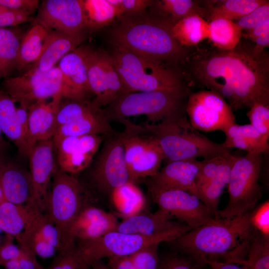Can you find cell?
<instances>
[{
  "mask_svg": "<svg viewBox=\"0 0 269 269\" xmlns=\"http://www.w3.org/2000/svg\"><path fill=\"white\" fill-rule=\"evenodd\" d=\"M250 124L266 139H269V105L254 104L247 113Z\"/></svg>",
  "mask_w": 269,
  "mask_h": 269,
  "instance_id": "43",
  "label": "cell"
},
{
  "mask_svg": "<svg viewBox=\"0 0 269 269\" xmlns=\"http://www.w3.org/2000/svg\"><path fill=\"white\" fill-rule=\"evenodd\" d=\"M191 229L183 224L171 231L151 236L114 231L97 240L78 243L76 252L84 269L104 258L131 256L153 244L173 242Z\"/></svg>",
  "mask_w": 269,
  "mask_h": 269,
  "instance_id": "8",
  "label": "cell"
},
{
  "mask_svg": "<svg viewBox=\"0 0 269 269\" xmlns=\"http://www.w3.org/2000/svg\"><path fill=\"white\" fill-rule=\"evenodd\" d=\"M87 75L93 99L100 107L107 106L125 94L111 55L89 48L86 58Z\"/></svg>",
  "mask_w": 269,
  "mask_h": 269,
  "instance_id": "15",
  "label": "cell"
},
{
  "mask_svg": "<svg viewBox=\"0 0 269 269\" xmlns=\"http://www.w3.org/2000/svg\"><path fill=\"white\" fill-rule=\"evenodd\" d=\"M110 269H135L130 256L114 257L108 259Z\"/></svg>",
  "mask_w": 269,
  "mask_h": 269,
  "instance_id": "54",
  "label": "cell"
},
{
  "mask_svg": "<svg viewBox=\"0 0 269 269\" xmlns=\"http://www.w3.org/2000/svg\"><path fill=\"white\" fill-rule=\"evenodd\" d=\"M89 48L80 46L64 56L58 67L62 77V98L74 101L90 100L93 95L89 84L86 58Z\"/></svg>",
  "mask_w": 269,
  "mask_h": 269,
  "instance_id": "19",
  "label": "cell"
},
{
  "mask_svg": "<svg viewBox=\"0 0 269 269\" xmlns=\"http://www.w3.org/2000/svg\"><path fill=\"white\" fill-rule=\"evenodd\" d=\"M21 247L23 253L17 260L22 269H45L38 262L36 256L32 251L26 248Z\"/></svg>",
  "mask_w": 269,
  "mask_h": 269,
  "instance_id": "53",
  "label": "cell"
},
{
  "mask_svg": "<svg viewBox=\"0 0 269 269\" xmlns=\"http://www.w3.org/2000/svg\"><path fill=\"white\" fill-rule=\"evenodd\" d=\"M188 95L151 91L124 94L105 110L109 121L120 123L130 117L145 116L149 124H157L185 113L184 99Z\"/></svg>",
  "mask_w": 269,
  "mask_h": 269,
  "instance_id": "7",
  "label": "cell"
},
{
  "mask_svg": "<svg viewBox=\"0 0 269 269\" xmlns=\"http://www.w3.org/2000/svg\"><path fill=\"white\" fill-rule=\"evenodd\" d=\"M20 40L14 31L0 28V80L16 69Z\"/></svg>",
  "mask_w": 269,
  "mask_h": 269,
  "instance_id": "38",
  "label": "cell"
},
{
  "mask_svg": "<svg viewBox=\"0 0 269 269\" xmlns=\"http://www.w3.org/2000/svg\"><path fill=\"white\" fill-rule=\"evenodd\" d=\"M58 253L51 264L46 269H82L76 246Z\"/></svg>",
  "mask_w": 269,
  "mask_h": 269,
  "instance_id": "48",
  "label": "cell"
},
{
  "mask_svg": "<svg viewBox=\"0 0 269 269\" xmlns=\"http://www.w3.org/2000/svg\"><path fill=\"white\" fill-rule=\"evenodd\" d=\"M62 99L58 96L50 101L40 100L29 107L25 139L28 155L36 142L51 139L54 135L57 129V114Z\"/></svg>",
  "mask_w": 269,
  "mask_h": 269,
  "instance_id": "20",
  "label": "cell"
},
{
  "mask_svg": "<svg viewBox=\"0 0 269 269\" xmlns=\"http://www.w3.org/2000/svg\"><path fill=\"white\" fill-rule=\"evenodd\" d=\"M37 0H0V4L11 9L26 11L31 14L38 7Z\"/></svg>",
  "mask_w": 269,
  "mask_h": 269,
  "instance_id": "52",
  "label": "cell"
},
{
  "mask_svg": "<svg viewBox=\"0 0 269 269\" xmlns=\"http://www.w3.org/2000/svg\"><path fill=\"white\" fill-rule=\"evenodd\" d=\"M250 220L255 230L269 237V201H265L250 212Z\"/></svg>",
  "mask_w": 269,
  "mask_h": 269,
  "instance_id": "46",
  "label": "cell"
},
{
  "mask_svg": "<svg viewBox=\"0 0 269 269\" xmlns=\"http://www.w3.org/2000/svg\"><path fill=\"white\" fill-rule=\"evenodd\" d=\"M253 44L240 42L233 49H198L189 56L190 83L221 95L237 111L254 104L269 105V56Z\"/></svg>",
  "mask_w": 269,
  "mask_h": 269,
  "instance_id": "1",
  "label": "cell"
},
{
  "mask_svg": "<svg viewBox=\"0 0 269 269\" xmlns=\"http://www.w3.org/2000/svg\"><path fill=\"white\" fill-rule=\"evenodd\" d=\"M0 266L4 269H22L18 260L0 261Z\"/></svg>",
  "mask_w": 269,
  "mask_h": 269,
  "instance_id": "58",
  "label": "cell"
},
{
  "mask_svg": "<svg viewBox=\"0 0 269 269\" xmlns=\"http://www.w3.org/2000/svg\"><path fill=\"white\" fill-rule=\"evenodd\" d=\"M0 188L5 200L16 204L31 202L29 172L0 155Z\"/></svg>",
  "mask_w": 269,
  "mask_h": 269,
  "instance_id": "23",
  "label": "cell"
},
{
  "mask_svg": "<svg viewBox=\"0 0 269 269\" xmlns=\"http://www.w3.org/2000/svg\"><path fill=\"white\" fill-rule=\"evenodd\" d=\"M15 102L3 90H0V128L23 156H28L25 137L19 123Z\"/></svg>",
  "mask_w": 269,
  "mask_h": 269,
  "instance_id": "28",
  "label": "cell"
},
{
  "mask_svg": "<svg viewBox=\"0 0 269 269\" xmlns=\"http://www.w3.org/2000/svg\"><path fill=\"white\" fill-rule=\"evenodd\" d=\"M159 245H150L130 256L135 269H157Z\"/></svg>",
  "mask_w": 269,
  "mask_h": 269,
  "instance_id": "44",
  "label": "cell"
},
{
  "mask_svg": "<svg viewBox=\"0 0 269 269\" xmlns=\"http://www.w3.org/2000/svg\"><path fill=\"white\" fill-rule=\"evenodd\" d=\"M208 38L217 49L230 50L240 43L242 29L233 20L218 18L209 22Z\"/></svg>",
  "mask_w": 269,
  "mask_h": 269,
  "instance_id": "35",
  "label": "cell"
},
{
  "mask_svg": "<svg viewBox=\"0 0 269 269\" xmlns=\"http://www.w3.org/2000/svg\"><path fill=\"white\" fill-rule=\"evenodd\" d=\"M224 133L226 138L223 143L228 148H239L247 153L263 154L269 151V140L251 124L240 125L236 123Z\"/></svg>",
  "mask_w": 269,
  "mask_h": 269,
  "instance_id": "27",
  "label": "cell"
},
{
  "mask_svg": "<svg viewBox=\"0 0 269 269\" xmlns=\"http://www.w3.org/2000/svg\"><path fill=\"white\" fill-rule=\"evenodd\" d=\"M262 165L261 153L237 157L228 183L229 201L224 209L218 210V219L241 215L256 207L262 196L259 183Z\"/></svg>",
  "mask_w": 269,
  "mask_h": 269,
  "instance_id": "9",
  "label": "cell"
},
{
  "mask_svg": "<svg viewBox=\"0 0 269 269\" xmlns=\"http://www.w3.org/2000/svg\"><path fill=\"white\" fill-rule=\"evenodd\" d=\"M111 196L124 217L140 212L144 204L143 194L135 183H127L116 188Z\"/></svg>",
  "mask_w": 269,
  "mask_h": 269,
  "instance_id": "39",
  "label": "cell"
},
{
  "mask_svg": "<svg viewBox=\"0 0 269 269\" xmlns=\"http://www.w3.org/2000/svg\"><path fill=\"white\" fill-rule=\"evenodd\" d=\"M121 123L125 128L119 134L130 176L136 182L140 179L154 176L164 158L158 141L144 131L142 125H136L129 119Z\"/></svg>",
  "mask_w": 269,
  "mask_h": 269,
  "instance_id": "10",
  "label": "cell"
},
{
  "mask_svg": "<svg viewBox=\"0 0 269 269\" xmlns=\"http://www.w3.org/2000/svg\"><path fill=\"white\" fill-rule=\"evenodd\" d=\"M104 142L91 172V179L101 193L111 195L116 188L136 182L131 177L125 158L124 145L116 133Z\"/></svg>",
  "mask_w": 269,
  "mask_h": 269,
  "instance_id": "13",
  "label": "cell"
},
{
  "mask_svg": "<svg viewBox=\"0 0 269 269\" xmlns=\"http://www.w3.org/2000/svg\"><path fill=\"white\" fill-rule=\"evenodd\" d=\"M87 195L77 178L58 168L53 177L44 211L58 231L61 243L59 252L76 246L71 239V230L82 210L89 205Z\"/></svg>",
  "mask_w": 269,
  "mask_h": 269,
  "instance_id": "6",
  "label": "cell"
},
{
  "mask_svg": "<svg viewBox=\"0 0 269 269\" xmlns=\"http://www.w3.org/2000/svg\"><path fill=\"white\" fill-rule=\"evenodd\" d=\"M89 269V268H86V269Z\"/></svg>",
  "mask_w": 269,
  "mask_h": 269,
  "instance_id": "64",
  "label": "cell"
},
{
  "mask_svg": "<svg viewBox=\"0 0 269 269\" xmlns=\"http://www.w3.org/2000/svg\"><path fill=\"white\" fill-rule=\"evenodd\" d=\"M100 107L94 100L74 101L62 98L57 114V129L61 126L79 119Z\"/></svg>",
  "mask_w": 269,
  "mask_h": 269,
  "instance_id": "40",
  "label": "cell"
},
{
  "mask_svg": "<svg viewBox=\"0 0 269 269\" xmlns=\"http://www.w3.org/2000/svg\"><path fill=\"white\" fill-rule=\"evenodd\" d=\"M2 86L15 103L28 108L38 101L62 97V74L58 66L47 71L31 67L23 75L4 79Z\"/></svg>",
  "mask_w": 269,
  "mask_h": 269,
  "instance_id": "11",
  "label": "cell"
},
{
  "mask_svg": "<svg viewBox=\"0 0 269 269\" xmlns=\"http://www.w3.org/2000/svg\"><path fill=\"white\" fill-rule=\"evenodd\" d=\"M154 0H122L120 10L121 16H135L144 13L146 9L152 5Z\"/></svg>",
  "mask_w": 269,
  "mask_h": 269,
  "instance_id": "49",
  "label": "cell"
},
{
  "mask_svg": "<svg viewBox=\"0 0 269 269\" xmlns=\"http://www.w3.org/2000/svg\"><path fill=\"white\" fill-rule=\"evenodd\" d=\"M119 222L116 216L98 207L86 206L75 220L71 230L73 243L89 242L116 231Z\"/></svg>",
  "mask_w": 269,
  "mask_h": 269,
  "instance_id": "22",
  "label": "cell"
},
{
  "mask_svg": "<svg viewBox=\"0 0 269 269\" xmlns=\"http://www.w3.org/2000/svg\"><path fill=\"white\" fill-rule=\"evenodd\" d=\"M118 19V23L111 30L114 45L161 62L182 61L188 56L185 47L174 38L172 25L166 20L144 13Z\"/></svg>",
  "mask_w": 269,
  "mask_h": 269,
  "instance_id": "3",
  "label": "cell"
},
{
  "mask_svg": "<svg viewBox=\"0 0 269 269\" xmlns=\"http://www.w3.org/2000/svg\"><path fill=\"white\" fill-rule=\"evenodd\" d=\"M155 203L173 218L191 229L215 219L213 213L194 194L179 189H162L148 187Z\"/></svg>",
  "mask_w": 269,
  "mask_h": 269,
  "instance_id": "14",
  "label": "cell"
},
{
  "mask_svg": "<svg viewBox=\"0 0 269 269\" xmlns=\"http://www.w3.org/2000/svg\"><path fill=\"white\" fill-rule=\"evenodd\" d=\"M89 269H110V268L101 260L93 263L90 266Z\"/></svg>",
  "mask_w": 269,
  "mask_h": 269,
  "instance_id": "60",
  "label": "cell"
},
{
  "mask_svg": "<svg viewBox=\"0 0 269 269\" xmlns=\"http://www.w3.org/2000/svg\"><path fill=\"white\" fill-rule=\"evenodd\" d=\"M50 30L34 23L20 40L16 69L20 71L30 63L35 62L40 56Z\"/></svg>",
  "mask_w": 269,
  "mask_h": 269,
  "instance_id": "31",
  "label": "cell"
},
{
  "mask_svg": "<svg viewBox=\"0 0 269 269\" xmlns=\"http://www.w3.org/2000/svg\"><path fill=\"white\" fill-rule=\"evenodd\" d=\"M209 22L198 15L185 17L172 26L174 38L184 47L195 45L208 37Z\"/></svg>",
  "mask_w": 269,
  "mask_h": 269,
  "instance_id": "32",
  "label": "cell"
},
{
  "mask_svg": "<svg viewBox=\"0 0 269 269\" xmlns=\"http://www.w3.org/2000/svg\"><path fill=\"white\" fill-rule=\"evenodd\" d=\"M86 28L97 29L121 16L118 8L109 0H83Z\"/></svg>",
  "mask_w": 269,
  "mask_h": 269,
  "instance_id": "37",
  "label": "cell"
},
{
  "mask_svg": "<svg viewBox=\"0 0 269 269\" xmlns=\"http://www.w3.org/2000/svg\"><path fill=\"white\" fill-rule=\"evenodd\" d=\"M10 8H8L1 4H0V13H2V12H5V11H6L7 10H8Z\"/></svg>",
  "mask_w": 269,
  "mask_h": 269,
  "instance_id": "61",
  "label": "cell"
},
{
  "mask_svg": "<svg viewBox=\"0 0 269 269\" xmlns=\"http://www.w3.org/2000/svg\"><path fill=\"white\" fill-rule=\"evenodd\" d=\"M102 135L67 136L53 141L58 168L72 174L88 167L98 151Z\"/></svg>",
  "mask_w": 269,
  "mask_h": 269,
  "instance_id": "18",
  "label": "cell"
},
{
  "mask_svg": "<svg viewBox=\"0 0 269 269\" xmlns=\"http://www.w3.org/2000/svg\"><path fill=\"white\" fill-rule=\"evenodd\" d=\"M243 267L269 269V237L256 232L249 246Z\"/></svg>",
  "mask_w": 269,
  "mask_h": 269,
  "instance_id": "41",
  "label": "cell"
},
{
  "mask_svg": "<svg viewBox=\"0 0 269 269\" xmlns=\"http://www.w3.org/2000/svg\"><path fill=\"white\" fill-rule=\"evenodd\" d=\"M2 232L1 230L0 229V234Z\"/></svg>",
  "mask_w": 269,
  "mask_h": 269,
  "instance_id": "63",
  "label": "cell"
},
{
  "mask_svg": "<svg viewBox=\"0 0 269 269\" xmlns=\"http://www.w3.org/2000/svg\"><path fill=\"white\" fill-rule=\"evenodd\" d=\"M269 19V1L259 6L236 22L242 29L249 30Z\"/></svg>",
  "mask_w": 269,
  "mask_h": 269,
  "instance_id": "47",
  "label": "cell"
},
{
  "mask_svg": "<svg viewBox=\"0 0 269 269\" xmlns=\"http://www.w3.org/2000/svg\"><path fill=\"white\" fill-rule=\"evenodd\" d=\"M207 266L208 268L205 269H247L233 263L216 262H210Z\"/></svg>",
  "mask_w": 269,
  "mask_h": 269,
  "instance_id": "57",
  "label": "cell"
},
{
  "mask_svg": "<svg viewBox=\"0 0 269 269\" xmlns=\"http://www.w3.org/2000/svg\"><path fill=\"white\" fill-rule=\"evenodd\" d=\"M268 29H269V19L252 29L247 30V32L248 37L253 42L259 36Z\"/></svg>",
  "mask_w": 269,
  "mask_h": 269,
  "instance_id": "56",
  "label": "cell"
},
{
  "mask_svg": "<svg viewBox=\"0 0 269 269\" xmlns=\"http://www.w3.org/2000/svg\"><path fill=\"white\" fill-rule=\"evenodd\" d=\"M87 38L83 32L71 34L50 30L42 53L31 67L47 71L53 67L66 54L74 50Z\"/></svg>",
  "mask_w": 269,
  "mask_h": 269,
  "instance_id": "25",
  "label": "cell"
},
{
  "mask_svg": "<svg viewBox=\"0 0 269 269\" xmlns=\"http://www.w3.org/2000/svg\"><path fill=\"white\" fill-rule=\"evenodd\" d=\"M7 236L8 239L0 246V261L17 260L23 253L22 248L12 242L11 238L13 237Z\"/></svg>",
  "mask_w": 269,
  "mask_h": 269,
  "instance_id": "51",
  "label": "cell"
},
{
  "mask_svg": "<svg viewBox=\"0 0 269 269\" xmlns=\"http://www.w3.org/2000/svg\"><path fill=\"white\" fill-rule=\"evenodd\" d=\"M4 200H5L3 197V193L1 189L0 188V203Z\"/></svg>",
  "mask_w": 269,
  "mask_h": 269,
  "instance_id": "62",
  "label": "cell"
},
{
  "mask_svg": "<svg viewBox=\"0 0 269 269\" xmlns=\"http://www.w3.org/2000/svg\"><path fill=\"white\" fill-rule=\"evenodd\" d=\"M184 224L176 222L165 212H138L124 217L116 231L124 233L155 236L171 231Z\"/></svg>",
  "mask_w": 269,
  "mask_h": 269,
  "instance_id": "24",
  "label": "cell"
},
{
  "mask_svg": "<svg viewBox=\"0 0 269 269\" xmlns=\"http://www.w3.org/2000/svg\"><path fill=\"white\" fill-rule=\"evenodd\" d=\"M267 0H209L204 6L208 22L215 18L239 19Z\"/></svg>",
  "mask_w": 269,
  "mask_h": 269,
  "instance_id": "30",
  "label": "cell"
},
{
  "mask_svg": "<svg viewBox=\"0 0 269 269\" xmlns=\"http://www.w3.org/2000/svg\"><path fill=\"white\" fill-rule=\"evenodd\" d=\"M34 23L49 30L75 34L86 28L83 0H45Z\"/></svg>",
  "mask_w": 269,
  "mask_h": 269,
  "instance_id": "17",
  "label": "cell"
},
{
  "mask_svg": "<svg viewBox=\"0 0 269 269\" xmlns=\"http://www.w3.org/2000/svg\"><path fill=\"white\" fill-rule=\"evenodd\" d=\"M17 114L26 139L28 126V108L19 105V106L17 107Z\"/></svg>",
  "mask_w": 269,
  "mask_h": 269,
  "instance_id": "55",
  "label": "cell"
},
{
  "mask_svg": "<svg viewBox=\"0 0 269 269\" xmlns=\"http://www.w3.org/2000/svg\"><path fill=\"white\" fill-rule=\"evenodd\" d=\"M206 266L195 258L178 252L159 260L157 269H205Z\"/></svg>",
  "mask_w": 269,
  "mask_h": 269,
  "instance_id": "42",
  "label": "cell"
},
{
  "mask_svg": "<svg viewBox=\"0 0 269 269\" xmlns=\"http://www.w3.org/2000/svg\"><path fill=\"white\" fill-rule=\"evenodd\" d=\"M30 205L28 219L23 231L42 238L58 252L61 243L55 226L44 211L33 203H30Z\"/></svg>",
  "mask_w": 269,
  "mask_h": 269,
  "instance_id": "34",
  "label": "cell"
},
{
  "mask_svg": "<svg viewBox=\"0 0 269 269\" xmlns=\"http://www.w3.org/2000/svg\"><path fill=\"white\" fill-rule=\"evenodd\" d=\"M52 138L36 142L28 155L32 186L31 202L44 211L53 176L58 169Z\"/></svg>",
  "mask_w": 269,
  "mask_h": 269,
  "instance_id": "16",
  "label": "cell"
},
{
  "mask_svg": "<svg viewBox=\"0 0 269 269\" xmlns=\"http://www.w3.org/2000/svg\"><path fill=\"white\" fill-rule=\"evenodd\" d=\"M147 134L158 141L167 163L197 159H209L230 152L224 143H217L196 130L186 113L157 124L142 125Z\"/></svg>",
  "mask_w": 269,
  "mask_h": 269,
  "instance_id": "4",
  "label": "cell"
},
{
  "mask_svg": "<svg viewBox=\"0 0 269 269\" xmlns=\"http://www.w3.org/2000/svg\"><path fill=\"white\" fill-rule=\"evenodd\" d=\"M111 55L123 84L125 94L136 92L160 91L188 95L180 79L162 62L139 55L114 45Z\"/></svg>",
  "mask_w": 269,
  "mask_h": 269,
  "instance_id": "5",
  "label": "cell"
},
{
  "mask_svg": "<svg viewBox=\"0 0 269 269\" xmlns=\"http://www.w3.org/2000/svg\"><path fill=\"white\" fill-rule=\"evenodd\" d=\"M185 113L191 125L199 132H224L236 124L235 116L227 101L210 90L190 93Z\"/></svg>",
  "mask_w": 269,
  "mask_h": 269,
  "instance_id": "12",
  "label": "cell"
},
{
  "mask_svg": "<svg viewBox=\"0 0 269 269\" xmlns=\"http://www.w3.org/2000/svg\"><path fill=\"white\" fill-rule=\"evenodd\" d=\"M202 164V160L197 159L167 163L156 175L148 178L147 187L179 189L192 194L195 188V179Z\"/></svg>",
  "mask_w": 269,
  "mask_h": 269,
  "instance_id": "21",
  "label": "cell"
},
{
  "mask_svg": "<svg viewBox=\"0 0 269 269\" xmlns=\"http://www.w3.org/2000/svg\"><path fill=\"white\" fill-rule=\"evenodd\" d=\"M115 133L105 110L100 107L75 121L60 126L52 139L55 141L64 137L87 135L108 136Z\"/></svg>",
  "mask_w": 269,
  "mask_h": 269,
  "instance_id": "26",
  "label": "cell"
},
{
  "mask_svg": "<svg viewBox=\"0 0 269 269\" xmlns=\"http://www.w3.org/2000/svg\"><path fill=\"white\" fill-rule=\"evenodd\" d=\"M157 14L155 15L166 20L172 25L187 16L198 15L207 17L205 7L199 1L192 0H161L154 1Z\"/></svg>",
  "mask_w": 269,
  "mask_h": 269,
  "instance_id": "33",
  "label": "cell"
},
{
  "mask_svg": "<svg viewBox=\"0 0 269 269\" xmlns=\"http://www.w3.org/2000/svg\"><path fill=\"white\" fill-rule=\"evenodd\" d=\"M8 143L3 137V133L0 128V155H3L8 147Z\"/></svg>",
  "mask_w": 269,
  "mask_h": 269,
  "instance_id": "59",
  "label": "cell"
},
{
  "mask_svg": "<svg viewBox=\"0 0 269 269\" xmlns=\"http://www.w3.org/2000/svg\"><path fill=\"white\" fill-rule=\"evenodd\" d=\"M30 205L13 203L6 200L0 203V229L7 235L16 237L23 231Z\"/></svg>",
  "mask_w": 269,
  "mask_h": 269,
  "instance_id": "36",
  "label": "cell"
},
{
  "mask_svg": "<svg viewBox=\"0 0 269 269\" xmlns=\"http://www.w3.org/2000/svg\"><path fill=\"white\" fill-rule=\"evenodd\" d=\"M230 153L202 160V165L195 179V188L204 185L212 179Z\"/></svg>",
  "mask_w": 269,
  "mask_h": 269,
  "instance_id": "45",
  "label": "cell"
},
{
  "mask_svg": "<svg viewBox=\"0 0 269 269\" xmlns=\"http://www.w3.org/2000/svg\"><path fill=\"white\" fill-rule=\"evenodd\" d=\"M236 158L230 153L214 177L204 185L196 188L192 193L210 209L216 219H218L220 195L223 189L228 185L231 170Z\"/></svg>",
  "mask_w": 269,
  "mask_h": 269,
  "instance_id": "29",
  "label": "cell"
},
{
  "mask_svg": "<svg viewBox=\"0 0 269 269\" xmlns=\"http://www.w3.org/2000/svg\"><path fill=\"white\" fill-rule=\"evenodd\" d=\"M28 12L9 9L0 13V28L15 26L32 19Z\"/></svg>",
  "mask_w": 269,
  "mask_h": 269,
  "instance_id": "50",
  "label": "cell"
},
{
  "mask_svg": "<svg viewBox=\"0 0 269 269\" xmlns=\"http://www.w3.org/2000/svg\"><path fill=\"white\" fill-rule=\"evenodd\" d=\"M256 232L251 224L249 212L230 218L214 219L191 229L172 242L179 252L191 256L206 266L216 262L243 267Z\"/></svg>",
  "mask_w": 269,
  "mask_h": 269,
  "instance_id": "2",
  "label": "cell"
}]
</instances>
